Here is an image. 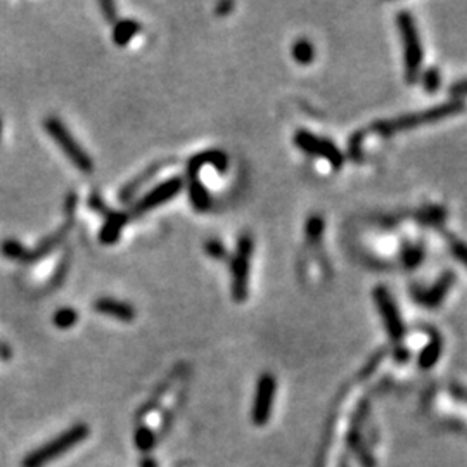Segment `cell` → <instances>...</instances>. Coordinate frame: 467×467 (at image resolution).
Wrapping results in <instances>:
<instances>
[{
  "label": "cell",
  "instance_id": "6da1fadb",
  "mask_svg": "<svg viewBox=\"0 0 467 467\" xmlns=\"http://www.w3.org/2000/svg\"><path fill=\"white\" fill-rule=\"evenodd\" d=\"M466 110V104L462 101H450V103H443L439 106L429 107L426 111H419V113H411L405 114V116L393 118V120H384L374 123L372 130L379 132L382 135H391L397 134V132L404 130H412V128H417L421 125L433 123V121L445 120V118L455 116V114L462 113Z\"/></svg>",
  "mask_w": 467,
  "mask_h": 467
},
{
  "label": "cell",
  "instance_id": "7a4b0ae2",
  "mask_svg": "<svg viewBox=\"0 0 467 467\" xmlns=\"http://www.w3.org/2000/svg\"><path fill=\"white\" fill-rule=\"evenodd\" d=\"M87 436H89V426L85 424L73 426V428H70L68 431H64L63 435L56 436V438L50 439L49 443H45V445H42L40 448L28 453V455L25 457V460H23V467L47 466V464H50L52 460H56L57 457L66 453L68 450L76 446L80 442H83Z\"/></svg>",
  "mask_w": 467,
  "mask_h": 467
},
{
  "label": "cell",
  "instance_id": "3957f363",
  "mask_svg": "<svg viewBox=\"0 0 467 467\" xmlns=\"http://www.w3.org/2000/svg\"><path fill=\"white\" fill-rule=\"evenodd\" d=\"M398 32H400L402 47H404V64H405V76H407L408 83H414L419 78L422 66V43L421 37H419L417 26H415L414 18L411 12L402 11L397 18Z\"/></svg>",
  "mask_w": 467,
  "mask_h": 467
},
{
  "label": "cell",
  "instance_id": "277c9868",
  "mask_svg": "<svg viewBox=\"0 0 467 467\" xmlns=\"http://www.w3.org/2000/svg\"><path fill=\"white\" fill-rule=\"evenodd\" d=\"M43 128L49 132L50 137L54 138L57 145L63 149L64 154L68 156V160L82 172V174H92L94 172V161L90 160V156L83 151V147L74 141L73 135L66 128V125L56 116H49L43 121Z\"/></svg>",
  "mask_w": 467,
  "mask_h": 467
},
{
  "label": "cell",
  "instance_id": "5b68a950",
  "mask_svg": "<svg viewBox=\"0 0 467 467\" xmlns=\"http://www.w3.org/2000/svg\"><path fill=\"white\" fill-rule=\"evenodd\" d=\"M255 242L248 234L241 236L236 248L232 262H230V273H232V298L236 301H245L248 298V280H249V262H251Z\"/></svg>",
  "mask_w": 467,
  "mask_h": 467
},
{
  "label": "cell",
  "instance_id": "8992f818",
  "mask_svg": "<svg viewBox=\"0 0 467 467\" xmlns=\"http://www.w3.org/2000/svg\"><path fill=\"white\" fill-rule=\"evenodd\" d=\"M294 144H296L301 151L307 152V154L317 156V158L326 160L327 163L333 168H336V170H340V168L343 167L344 161L343 152H341L333 142L327 141V138H320L307 130H298L296 134H294Z\"/></svg>",
  "mask_w": 467,
  "mask_h": 467
},
{
  "label": "cell",
  "instance_id": "52a82bcc",
  "mask_svg": "<svg viewBox=\"0 0 467 467\" xmlns=\"http://www.w3.org/2000/svg\"><path fill=\"white\" fill-rule=\"evenodd\" d=\"M374 301L377 304V310L381 313L386 331H388L389 340L400 341L405 334V327L393 296L389 294V291L384 286H377L374 289Z\"/></svg>",
  "mask_w": 467,
  "mask_h": 467
},
{
  "label": "cell",
  "instance_id": "ba28073f",
  "mask_svg": "<svg viewBox=\"0 0 467 467\" xmlns=\"http://www.w3.org/2000/svg\"><path fill=\"white\" fill-rule=\"evenodd\" d=\"M184 187V180L180 177H174L170 180H165L161 184L156 185L154 189L147 192L144 198L138 199L134 206L135 215H144V213L151 211V209L158 208V206L165 205L170 199H174L178 192Z\"/></svg>",
  "mask_w": 467,
  "mask_h": 467
},
{
  "label": "cell",
  "instance_id": "9c48e42d",
  "mask_svg": "<svg viewBox=\"0 0 467 467\" xmlns=\"http://www.w3.org/2000/svg\"><path fill=\"white\" fill-rule=\"evenodd\" d=\"M276 388L277 382L272 374H263L260 377L258 384H256V395L255 404H253L251 417L256 426H263L270 421V414H272L273 398H276Z\"/></svg>",
  "mask_w": 467,
  "mask_h": 467
},
{
  "label": "cell",
  "instance_id": "30bf717a",
  "mask_svg": "<svg viewBox=\"0 0 467 467\" xmlns=\"http://www.w3.org/2000/svg\"><path fill=\"white\" fill-rule=\"evenodd\" d=\"M90 206H92L96 211L103 213V215L106 216V222H104L103 229H101L99 232V241L103 242V245H114V242H118V239H120L121 236V230H123V227L127 225L128 222V216L120 211H110L107 206L103 203V199H99L97 196H92V198H90Z\"/></svg>",
  "mask_w": 467,
  "mask_h": 467
},
{
  "label": "cell",
  "instance_id": "8fae6325",
  "mask_svg": "<svg viewBox=\"0 0 467 467\" xmlns=\"http://www.w3.org/2000/svg\"><path fill=\"white\" fill-rule=\"evenodd\" d=\"M70 229H71V218L64 223V227H61L59 230H56L52 236L42 239V241H40L35 248L26 249V255H25V258H23V263H35V262H39V260H42L43 256L49 255V253L52 251V249L56 248L59 242L64 241V238H66V234L70 232Z\"/></svg>",
  "mask_w": 467,
  "mask_h": 467
},
{
  "label": "cell",
  "instance_id": "7c38bea8",
  "mask_svg": "<svg viewBox=\"0 0 467 467\" xmlns=\"http://www.w3.org/2000/svg\"><path fill=\"white\" fill-rule=\"evenodd\" d=\"M453 282H455V276H453V272H445L435 284H433L431 287H429L428 291H426V293L419 294L417 300L428 308L439 307L442 301L446 298V294H448L450 287L453 286Z\"/></svg>",
  "mask_w": 467,
  "mask_h": 467
},
{
  "label": "cell",
  "instance_id": "4fadbf2b",
  "mask_svg": "<svg viewBox=\"0 0 467 467\" xmlns=\"http://www.w3.org/2000/svg\"><path fill=\"white\" fill-rule=\"evenodd\" d=\"M94 310L104 315L114 317L121 322H132L135 319V308L125 301L113 300V298H101L94 303Z\"/></svg>",
  "mask_w": 467,
  "mask_h": 467
},
{
  "label": "cell",
  "instance_id": "5bb4252c",
  "mask_svg": "<svg viewBox=\"0 0 467 467\" xmlns=\"http://www.w3.org/2000/svg\"><path fill=\"white\" fill-rule=\"evenodd\" d=\"M227 156L225 152L222 151H205V152H199V154H196L194 158H192L191 161H189V167H187V174H189V178L191 177H198L199 175V170H201L205 165H213V167L218 168V172H225L227 170Z\"/></svg>",
  "mask_w": 467,
  "mask_h": 467
},
{
  "label": "cell",
  "instance_id": "9a60e30c",
  "mask_svg": "<svg viewBox=\"0 0 467 467\" xmlns=\"http://www.w3.org/2000/svg\"><path fill=\"white\" fill-rule=\"evenodd\" d=\"M191 185H189V198H191L192 206H194L196 211H208L209 206H211V198H209L208 191L205 189V185L199 182V177H191Z\"/></svg>",
  "mask_w": 467,
  "mask_h": 467
},
{
  "label": "cell",
  "instance_id": "2e32d148",
  "mask_svg": "<svg viewBox=\"0 0 467 467\" xmlns=\"http://www.w3.org/2000/svg\"><path fill=\"white\" fill-rule=\"evenodd\" d=\"M431 340H429L428 346L422 350L421 357H419V365L422 369H431L435 367L436 362H438L439 355H442V340L436 334V331H431Z\"/></svg>",
  "mask_w": 467,
  "mask_h": 467
},
{
  "label": "cell",
  "instance_id": "e0dca14e",
  "mask_svg": "<svg viewBox=\"0 0 467 467\" xmlns=\"http://www.w3.org/2000/svg\"><path fill=\"white\" fill-rule=\"evenodd\" d=\"M141 32V25L134 19H125V21L116 23L113 30V40L116 45H127L137 33Z\"/></svg>",
  "mask_w": 467,
  "mask_h": 467
},
{
  "label": "cell",
  "instance_id": "ac0fdd59",
  "mask_svg": "<svg viewBox=\"0 0 467 467\" xmlns=\"http://www.w3.org/2000/svg\"><path fill=\"white\" fill-rule=\"evenodd\" d=\"M291 54H293V59L296 61V63L303 64V66L313 63V59H315V49H313V45L304 39L296 40V42L293 43Z\"/></svg>",
  "mask_w": 467,
  "mask_h": 467
},
{
  "label": "cell",
  "instance_id": "d6986e66",
  "mask_svg": "<svg viewBox=\"0 0 467 467\" xmlns=\"http://www.w3.org/2000/svg\"><path fill=\"white\" fill-rule=\"evenodd\" d=\"M0 253L9 260H19L23 262L26 255V248L16 239H6V241L0 242Z\"/></svg>",
  "mask_w": 467,
  "mask_h": 467
},
{
  "label": "cell",
  "instance_id": "ffe728a7",
  "mask_svg": "<svg viewBox=\"0 0 467 467\" xmlns=\"http://www.w3.org/2000/svg\"><path fill=\"white\" fill-rule=\"evenodd\" d=\"M76 320L78 313L73 308H61V310H57L52 317L54 326L59 327V329H70V327H73L74 324H76Z\"/></svg>",
  "mask_w": 467,
  "mask_h": 467
},
{
  "label": "cell",
  "instance_id": "44dd1931",
  "mask_svg": "<svg viewBox=\"0 0 467 467\" xmlns=\"http://www.w3.org/2000/svg\"><path fill=\"white\" fill-rule=\"evenodd\" d=\"M439 83H442V74H439L438 68H429L428 71H424L422 74V85L428 92H436L439 89Z\"/></svg>",
  "mask_w": 467,
  "mask_h": 467
},
{
  "label": "cell",
  "instance_id": "7402d4cb",
  "mask_svg": "<svg viewBox=\"0 0 467 467\" xmlns=\"http://www.w3.org/2000/svg\"><path fill=\"white\" fill-rule=\"evenodd\" d=\"M324 232V220L320 216H311L307 222V238L310 241H319Z\"/></svg>",
  "mask_w": 467,
  "mask_h": 467
},
{
  "label": "cell",
  "instance_id": "603a6c76",
  "mask_svg": "<svg viewBox=\"0 0 467 467\" xmlns=\"http://www.w3.org/2000/svg\"><path fill=\"white\" fill-rule=\"evenodd\" d=\"M205 251H206V255L211 256V258H216V260H225L227 258L225 246H223L220 241H216V239H211V241L206 242Z\"/></svg>",
  "mask_w": 467,
  "mask_h": 467
},
{
  "label": "cell",
  "instance_id": "cb8c5ba5",
  "mask_svg": "<svg viewBox=\"0 0 467 467\" xmlns=\"http://www.w3.org/2000/svg\"><path fill=\"white\" fill-rule=\"evenodd\" d=\"M450 249H452V255L462 263L467 269V245L459 239H450Z\"/></svg>",
  "mask_w": 467,
  "mask_h": 467
},
{
  "label": "cell",
  "instance_id": "d4e9b609",
  "mask_svg": "<svg viewBox=\"0 0 467 467\" xmlns=\"http://www.w3.org/2000/svg\"><path fill=\"white\" fill-rule=\"evenodd\" d=\"M422 260V249L421 248H407L404 253V263L407 269H414V267L421 265Z\"/></svg>",
  "mask_w": 467,
  "mask_h": 467
},
{
  "label": "cell",
  "instance_id": "484cf974",
  "mask_svg": "<svg viewBox=\"0 0 467 467\" xmlns=\"http://www.w3.org/2000/svg\"><path fill=\"white\" fill-rule=\"evenodd\" d=\"M152 443H154V435H152V433H149L147 429H138V433H137L138 448L147 450V448H151Z\"/></svg>",
  "mask_w": 467,
  "mask_h": 467
},
{
  "label": "cell",
  "instance_id": "4316f807",
  "mask_svg": "<svg viewBox=\"0 0 467 467\" xmlns=\"http://www.w3.org/2000/svg\"><path fill=\"white\" fill-rule=\"evenodd\" d=\"M450 94L455 101H460V97L467 96V80H460V82H455L452 87H450Z\"/></svg>",
  "mask_w": 467,
  "mask_h": 467
},
{
  "label": "cell",
  "instance_id": "83f0119b",
  "mask_svg": "<svg viewBox=\"0 0 467 467\" xmlns=\"http://www.w3.org/2000/svg\"><path fill=\"white\" fill-rule=\"evenodd\" d=\"M384 357V351H379L377 355H375L374 358H372L371 360V364L367 365V367H365V371H362V375H364V377H367V375H371V372H372V369L374 367H377L379 365V362H381V358Z\"/></svg>",
  "mask_w": 467,
  "mask_h": 467
},
{
  "label": "cell",
  "instance_id": "f1b7e54d",
  "mask_svg": "<svg viewBox=\"0 0 467 467\" xmlns=\"http://www.w3.org/2000/svg\"><path fill=\"white\" fill-rule=\"evenodd\" d=\"M452 393L455 395V397L459 398V400L466 402V404H467V389H466V388H462V386L453 384V386H452Z\"/></svg>",
  "mask_w": 467,
  "mask_h": 467
},
{
  "label": "cell",
  "instance_id": "f546056e",
  "mask_svg": "<svg viewBox=\"0 0 467 467\" xmlns=\"http://www.w3.org/2000/svg\"><path fill=\"white\" fill-rule=\"evenodd\" d=\"M101 8L106 11V18L113 21L114 16H116V8H114V4H111V2H103V4H101Z\"/></svg>",
  "mask_w": 467,
  "mask_h": 467
},
{
  "label": "cell",
  "instance_id": "4dcf8cb0",
  "mask_svg": "<svg viewBox=\"0 0 467 467\" xmlns=\"http://www.w3.org/2000/svg\"><path fill=\"white\" fill-rule=\"evenodd\" d=\"M232 8H234V4H230V2H227V4H220L218 8H216V14L225 16L227 12H229Z\"/></svg>",
  "mask_w": 467,
  "mask_h": 467
},
{
  "label": "cell",
  "instance_id": "1f68e13d",
  "mask_svg": "<svg viewBox=\"0 0 467 467\" xmlns=\"http://www.w3.org/2000/svg\"><path fill=\"white\" fill-rule=\"evenodd\" d=\"M9 357H11V350H9V346H6V344L0 343V358L8 360Z\"/></svg>",
  "mask_w": 467,
  "mask_h": 467
},
{
  "label": "cell",
  "instance_id": "d6a6232c",
  "mask_svg": "<svg viewBox=\"0 0 467 467\" xmlns=\"http://www.w3.org/2000/svg\"><path fill=\"white\" fill-rule=\"evenodd\" d=\"M0 135H2V120H0Z\"/></svg>",
  "mask_w": 467,
  "mask_h": 467
}]
</instances>
